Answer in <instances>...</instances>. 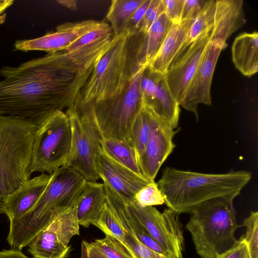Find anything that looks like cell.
<instances>
[{
    "mask_svg": "<svg viewBox=\"0 0 258 258\" xmlns=\"http://www.w3.org/2000/svg\"><path fill=\"white\" fill-rule=\"evenodd\" d=\"M99 58L87 47L60 51L0 69V115L37 124L56 111L74 105Z\"/></svg>",
    "mask_w": 258,
    "mask_h": 258,
    "instance_id": "cell-1",
    "label": "cell"
},
{
    "mask_svg": "<svg viewBox=\"0 0 258 258\" xmlns=\"http://www.w3.org/2000/svg\"><path fill=\"white\" fill-rule=\"evenodd\" d=\"M251 178V173L245 170L203 173L167 167L157 183L165 204L179 215L190 214L202 203L212 199H234Z\"/></svg>",
    "mask_w": 258,
    "mask_h": 258,
    "instance_id": "cell-2",
    "label": "cell"
},
{
    "mask_svg": "<svg viewBox=\"0 0 258 258\" xmlns=\"http://www.w3.org/2000/svg\"><path fill=\"white\" fill-rule=\"evenodd\" d=\"M50 175L35 205L20 218L10 221L7 241L11 248L21 250L55 215L73 208L86 181L80 173L67 166L59 167Z\"/></svg>",
    "mask_w": 258,
    "mask_h": 258,
    "instance_id": "cell-3",
    "label": "cell"
},
{
    "mask_svg": "<svg viewBox=\"0 0 258 258\" xmlns=\"http://www.w3.org/2000/svg\"><path fill=\"white\" fill-rule=\"evenodd\" d=\"M140 68L134 59L131 37L126 31L100 59L73 106L81 110L114 98Z\"/></svg>",
    "mask_w": 258,
    "mask_h": 258,
    "instance_id": "cell-4",
    "label": "cell"
},
{
    "mask_svg": "<svg viewBox=\"0 0 258 258\" xmlns=\"http://www.w3.org/2000/svg\"><path fill=\"white\" fill-rule=\"evenodd\" d=\"M37 124L32 120L0 115V200L30 179Z\"/></svg>",
    "mask_w": 258,
    "mask_h": 258,
    "instance_id": "cell-5",
    "label": "cell"
},
{
    "mask_svg": "<svg viewBox=\"0 0 258 258\" xmlns=\"http://www.w3.org/2000/svg\"><path fill=\"white\" fill-rule=\"evenodd\" d=\"M233 199L216 198L202 203L190 213L186 228L201 258H219L237 242Z\"/></svg>",
    "mask_w": 258,
    "mask_h": 258,
    "instance_id": "cell-6",
    "label": "cell"
},
{
    "mask_svg": "<svg viewBox=\"0 0 258 258\" xmlns=\"http://www.w3.org/2000/svg\"><path fill=\"white\" fill-rule=\"evenodd\" d=\"M146 68L138 70L119 95L87 108L91 110L103 137L120 140L127 138L136 118L144 107L141 82Z\"/></svg>",
    "mask_w": 258,
    "mask_h": 258,
    "instance_id": "cell-7",
    "label": "cell"
},
{
    "mask_svg": "<svg viewBox=\"0 0 258 258\" xmlns=\"http://www.w3.org/2000/svg\"><path fill=\"white\" fill-rule=\"evenodd\" d=\"M72 142L69 118L63 111H56L37 124L33 148L31 172L51 174L65 166Z\"/></svg>",
    "mask_w": 258,
    "mask_h": 258,
    "instance_id": "cell-8",
    "label": "cell"
},
{
    "mask_svg": "<svg viewBox=\"0 0 258 258\" xmlns=\"http://www.w3.org/2000/svg\"><path fill=\"white\" fill-rule=\"evenodd\" d=\"M66 113L71 125L72 142L65 166L78 171L86 180L96 181L100 178L96 156L103 136L90 109L78 110L73 106Z\"/></svg>",
    "mask_w": 258,
    "mask_h": 258,
    "instance_id": "cell-9",
    "label": "cell"
},
{
    "mask_svg": "<svg viewBox=\"0 0 258 258\" xmlns=\"http://www.w3.org/2000/svg\"><path fill=\"white\" fill-rule=\"evenodd\" d=\"M126 203L127 208L158 244L174 258H183L184 242L179 215L168 208L161 213L154 206L143 207L135 200Z\"/></svg>",
    "mask_w": 258,
    "mask_h": 258,
    "instance_id": "cell-10",
    "label": "cell"
},
{
    "mask_svg": "<svg viewBox=\"0 0 258 258\" xmlns=\"http://www.w3.org/2000/svg\"><path fill=\"white\" fill-rule=\"evenodd\" d=\"M212 28L177 54L164 75L169 90L180 106L211 38Z\"/></svg>",
    "mask_w": 258,
    "mask_h": 258,
    "instance_id": "cell-11",
    "label": "cell"
},
{
    "mask_svg": "<svg viewBox=\"0 0 258 258\" xmlns=\"http://www.w3.org/2000/svg\"><path fill=\"white\" fill-rule=\"evenodd\" d=\"M227 46L220 39H211L200 64L180 106L194 113L199 119V104L211 105V86L215 68L221 51Z\"/></svg>",
    "mask_w": 258,
    "mask_h": 258,
    "instance_id": "cell-12",
    "label": "cell"
},
{
    "mask_svg": "<svg viewBox=\"0 0 258 258\" xmlns=\"http://www.w3.org/2000/svg\"><path fill=\"white\" fill-rule=\"evenodd\" d=\"M100 23L93 20L65 23L57 26L54 32L35 39L17 40L14 46L16 50L25 52L41 50L53 54L65 50Z\"/></svg>",
    "mask_w": 258,
    "mask_h": 258,
    "instance_id": "cell-13",
    "label": "cell"
},
{
    "mask_svg": "<svg viewBox=\"0 0 258 258\" xmlns=\"http://www.w3.org/2000/svg\"><path fill=\"white\" fill-rule=\"evenodd\" d=\"M97 173L126 203L135 200L136 194L152 180L139 174L109 157L101 149L96 156Z\"/></svg>",
    "mask_w": 258,
    "mask_h": 258,
    "instance_id": "cell-14",
    "label": "cell"
},
{
    "mask_svg": "<svg viewBox=\"0 0 258 258\" xmlns=\"http://www.w3.org/2000/svg\"><path fill=\"white\" fill-rule=\"evenodd\" d=\"M151 113V133L144 150L138 156V163L142 174L150 180H154L161 166L175 147L173 138L178 131L166 125Z\"/></svg>",
    "mask_w": 258,
    "mask_h": 258,
    "instance_id": "cell-15",
    "label": "cell"
},
{
    "mask_svg": "<svg viewBox=\"0 0 258 258\" xmlns=\"http://www.w3.org/2000/svg\"><path fill=\"white\" fill-rule=\"evenodd\" d=\"M172 24L163 13L146 33H138L131 36L133 55L138 66L146 68L149 65L158 52Z\"/></svg>",
    "mask_w": 258,
    "mask_h": 258,
    "instance_id": "cell-16",
    "label": "cell"
},
{
    "mask_svg": "<svg viewBox=\"0 0 258 258\" xmlns=\"http://www.w3.org/2000/svg\"><path fill=\"white\" fill-rule=\"evenodd\" d=\"M50 177V174L42 173L30 179L3 201L5 214L10 221L20 218L35 205Z\"/></svg>",
    "mask_w": 258,
    "mask_h": 258,
    "instance_id": "cell-17",
    "label": "cell"
},
{
    "mask_svg": "<svg viewBox=\"0 0 258 258\" xmlns=\"http://www.w3.org/2000/svg\"><path fill=\"white\" fill-rule=\"evenodd\" d=\"M243 0H217L211 39L227 40L246 23Z\"/></svg>",
    "mask_w": 258,
    "mask_h": 258,
    "instance_id": "cell-18",
    "label": "cell"
},
{
    "mask_svg": "<svg viewBox=\"0 0 258 258\" xmlns=\"http://www.w3.org/2000/svg\"><path fill=\"white\" fill-rule=\"evenodd\" d=\"M105 204L103 183L86 180L74 206L79 225L87 228L97 222Z\"/></svg>",
    "mask_w": 258,
    "mask_h": 258,
    "instance_id": "cell-19",
    "label": "cell"
},
{
    "mask_svg": "<svg viewBox=\"0 0 258 258\" xmlns=\"http://www.w3.org/2000/svg\"><path fill=\"white\" fill-rule=\"evenodd\" d=\"M144 106L166 125L174 130L177 127L179 105L171 95L164 75H160L152 96L144 100Z\"/></svg>",
    "mask_w": 258,
    "mask_h": 258,
    "instance_id": "cell-20",
    "label": "cell"
},
{
    "mask_svg": "<svg viewBox=\"0 0 258 258\" xmlns=\"http://www.w3.org/2000/svg\"><path fill=\"white\" fill-rule=\"evenodd\" d=\"M193 20L172 23L158 52L147 67L150 71L162 75L166 73L183 45Z\"/></svg>",
    "mask_w": 258,
    "mask_h": 258,
    "instance_id": "cell-21",
    "label": "cell"
},
{
    "mask_svg": "<svg viewBox=\"0 0 258 258\" xmlns=\"http://www.w3.org/2000/svg\"><path fill=\"white\" fill-rule=\"evenodd\" d=\"M232 61L245 76L251 77L258 71V33H243L234 39L232 47Z\"/></svg>",
    "mask_w": 258,
    "mask_h": 258,
    "instance_id": "cell-22",
    "label": "cell"
},
{
    "mask_svg": "<svg viewBox=\"0 0 258 258\" xmlns=\"http://www.w3.org/2000/svg\"><path fill=\"white\" fill-rule=\"evenodd\" d=\"M101 149L116 162L137 174H142L139 166L138 154L128 140L103 137Z\"/></svg>",
    "mask_w": 258,
    "mask_h": 258,
    "instance_id": "cell-23",
    "label": "cell"
},
{
    "mask_svg": "<svg viewBox=\"0 0 258 258\" xmlns=\"http://www.w3.org/2000/svg\"><path fill=\"white\" fill-rule=\"evenodd\" d=\"M146 0H113L106 16L114 35L127 31L136 11Z\"/></svg>",
    "mask_w": 258,
    "mask_h": 258,
    "instance_id": "cell-24",
    "label": "cell"
},
{
    "mask_svg": "<svg viewBox=\"0 0 258 258\" xmlns=\"http://www.w3.org/2000/svg\"><path fill=\"white\" fill-rule=\"evenodd\" d=\"M216 1H206L202 10L194 19L185 40L177 54L213 28Z\"/></svg>",
    "mask_w": 258,
    "mask_h": 258,
    "instance_id": "cell-25",
    "label": "cell"
},
{
    "mask_svg": "<svg viewBox=\"0 0 258 258\" xmlns=\"http://www.w3.org/2000/svg\"><path fill=\"white\" fill-rule=\"evenodd\" d=\"M152 116L144 106L136 118L126 139L135 147L138 157L142 153L149 141L152 130Z\"/></svg>",
    "mask_w": 258,
    "mask_h": 258,
    "instance_id": "cell-26",
    "label": "cell"
},
{
    "mask_svg": "<svg viewBox=\"0 0 258 258\" xmlns=\"http://www.w3.org/2000/svg\"><path fill=\"white\" fill-rule=\"evenodd\" d=\"M93 225L99 228L105 234L114 237L121 243L123 242L124 231L106 202L99 219Z\"/></svg>",
    "mask_w": 258,
    "mask_h": 258,
    "instance_id": "cell-27",
    "label": "cell"
},
{
    "mask_svg": "<svg viewBox=\"0 0 258 258\" xmlns=\"http://www.w3.org/2000/svg\"><path fill=\"white\" fill-rule=\"evenodd\" d=\"M105 237L91 242L98 250L109 258H134L125 247L114 237L105 234Z\"/></svg>",
    "mask_w": 258,
    "mask_h": 258,
    "instance_id": "cell-28",
    "label": "cell"
},
{
    "mask_svg": "<svg viewBox=\"0 0 258 258\" xmlns=\"http://www.w3.org/2000/svg\"><path fill=\"white\" fill-rule=\"evenodd\" d=\"M135 200L143 207L165 204L163 196L154 180L142 187L136 194Z\"/></svg>",
    "mask_w": 258,
    "mask_h": 258,
    "instance_id": "cell-29",
    "label": "cell"
},
{
    "mask_svg": "<svg viewBox=\"0 0 258 258\" xmlns=\"http://www.w3.org/2000/svg\"><path fill=\"white\" fill-rule=\"evenodd\" d=\"M242 225L246 227L243 237L250 258H258V212L251 211L250 215L244 219Z\"/></svg>",
    "mask_w": 258,
    "mask_h": 258,
    "instance_id": "cell-30",
    "label": "cell"
},
{
    "mask_svg": "<svg viewBox=\"0 0 258 258\" xmlns=\"http://www.w3.org/2000/svg\"><path fill=\"white\" fill-rule=\"evenodd\" d=\"M113 34H114L110 25L106 22L101 21L97 27L78 39L65 50L73 51Z\"/></svg>",
    "mask_w": 258,
    "mask_h": 258,
    "instance_id": "cell-31",
    "label": "cell"
},
{
    "mask_svg": "<svg viewBox=\"0 0 258 258\" xmlns=\"http://www.w3.org/2000/svg\"><path fill=\"white\" fill-rule=\"evenodd\" d=\"M164 13L162 0H151L138 33H146L151 25Z\"/></svg>",
    "mask_w": 258,
    "mask_h": 258,
    "instance_id": "cell-32",
    "label": "cell"
},
{
    "mask_svg": "<svg viewBox=\"0 0 258 258\" xmlns=\"http://www.w3.org/2000/svg\"><path fill=\"white\" fill-rule=\"evenodd\" d=\"M164 13L172 23L181 22L184 0H162Z\"/></svg>",
    "mask_w": 258,
    "mask_h": 258,
    "instance_id": "cell-33",
    "label": "cell"
},
{
    "mask_svg": "<svg viewBox=\"0 0 258 258\" xmlns=\"http://www.w3.org/2000/svg\"><path fill=\"white\" fill-rule=\"evenodd\" d=\"M206 1L184 0L181 21L194 19L203 8Z\"/></svg>",
    "mask_w": 258,
    "mask_h": 258,
    "instance_id": "cell-34",
    "label": "cell"
},
{
    "mask_svg": "<svg viewBox=\"0 0 258 258\" xmlns=\"http://www.w3.org/2000/svg\"><path fill=\"white\" fill-rule=\"evenodd\" d=\"M219 258H250L247 244L242 235L230 249Z\"/></svg>",
    "mask_w": 258,
    "mask_h": 258,
    "instance_id": "cell-35",
    "label": "cell"
},
{
    "mask_svg": "<svg viewBox=\"0 0 258 258\" xmlns=\"http://www.w3.org/2000/svg\"><path fill=\"white\" fill-rule=\"evenodd\" d=\"M150 1L146 0L132 17L127 29L130 36H133L138 33L141 28L143 18L149 5Z\"/></svg>",
    "mask_w": 258,
    "mask_h": 258,
    "instance_id": "cell-36",
    "label": "cell"
},
{
    "mask_svg": "<svg viewBox=\"0 0 258 258\" xmlns=\"http://www.w3.org/2000/svg\"><path fill=\"white\" fill-rule=\"evenodd\" d=\"M80 258H109L95 247L91 242L82 240Z\"/></svg>",
    "mask_w": 258,
    "mask_h": 258,
    "instance_id": "cell-37",
    "label": "cell"
},
{
    "mask_svg": "<svg viewBox=\"0 0 258 258\" xmlns=\"http://www.w3.org/2000/svg\"><path fill=\"white\" fill-rule=\"evenodd\" d=\"M0 258H30L25 255L21 250L11 248L0 251Z\"/></svg>",
    "mask_w": 258,
    "mask_h": 258,
    "instance_id": "cell-38",
    "label": "cell"
},
{
    "mask_svg": "<svg viewBox=\"0 0 258 258\" xmlns=\"http://www.w3.org/2000/svg\"><path fill=\"white\" fill-rule=\"evenodd\" d=\"M56 2L67 7L73 11H76L78 9L77 1L75 0H59L56 1Z\"/></svg>",
    "mask_w": 258,
    "mask_h": 258,
    "instance_id": "cell-39",
    "label": "cell"
},
{
    "mask_svg": "<svg viewBox=\"0 0 258 258\" xmlns=\"http://www.w3.org/2000/svg\"><path fill=\"white\" fill-rule=\"evenodd\" d=\"M13 0H0V15L13 5Z\"/></svg>",
    "mask_w": 258,
    "mask_h": 258,
    "instance_id": "cell-40",
    "label": "cell"
},
{
    "mask_svg": "<svg viewBox=\"0 0 258 258\" xmlns=\"http://www.w3.org/2000/svg\"><path fill=\"white\" fill-rule=\"evenodd\" d=\"M5 209L3 201L0 200V214H5Z\"/></svg>",
    "mask_w": 258,
    "mask_h": 258,
    "instance_id": "cell-41",
    "label": "cell"
}]
</instances>
